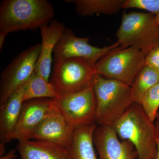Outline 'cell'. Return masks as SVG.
<instances>
[{
  "label": "cell",
  "instance_id": "1",
  "mask_svg": "<svg viewBox=\"0 0 159 159\" xmlns=\"http://www.w3.org/2000/svg\"><path fill=\"white\" fill-rule=\"evenodd\" d=\"M112 126L120 139L129 141L134 146L138 159L155 157L159 134L140 104L134 102Z\"/></svg>",
  "mask_w": 159,
  "mask_h": 159
},
{
  "label": "cell",
  "instance_id": "2",
  "mask_svg": "<svg viewBox=\"0 0 159 159\" xmlns=\"http://www.w3.org/2000/svg\"><path fill=\"white\" fill-rule=\"evenodd\" d=\"M54 16L53 6L46 0H5L0 6V31H34L48 25Z\"/></svg>",
  "mask_w": 159,
  "mask_h": 159
},
{
  "label": "cell",
  "instance_id": "3",
  "mask_svg": "<svg viewBox=\"0 0 159 159\" xmlns=\"http://www.w3.org/2000/svg\"><path fill=\"white\" fill-rule=\"evenodd\" d=\"M91 85L97 101V125L112 126L134 102L131 87L120 81L95 74Z\"/></svg>",
  "mask_w": 159,
  "mask_h": 159
},
{
  "label": "cell",
  "instance_id": "4",
  "mask_svg": "<svg viewBox=\"0 0 159 159\" xmlns=\"http://www.w3.org/2000/svg\"><path fill=\"white\" fill-rule=\"evenodd\" d=\"M116 36L119 49L134 48L146 56L159 44V26L155 15L150 12H124Z\"/></svg>",
  "mask_w": 159,
  "mask_h": 159
},
{
  "label": "cell",
  "instance_id": "5",
  "mask_svg": "<svg viewBox=\"0 0 159 159\" xmlns=\"http://www.w3.org/2000/svg\"><path fill=\"white\" fill-rule=\"evenodd\" d=\"M145 55L133 48L112 49L98 61L94 66L95 74L108 79L131 85L135 77L145 65Z\"/></svg>",
  "mask_w": 159,
  "mask_h": 159
},
{
  "label": "cell",
  "instance_id": "6",
  "mask_svg": "<svg viewBox=\"0 0 159 159\" xmlns=\"http://www.w3.org/2000/svg\"><path fill=\"white\" fill-rule=\"evenodd\" d=\"M95 74L94 67L85 60L69 58L54 62L50 82L59 98L88 87Z\"/></svg>",
  "mask_w": 159,
  "mask_h": 159
},
{
  "label": "cell",
  "instance_id": "7",
  "mask_svg": "<svg viewBox=\"0 0 159 159\" xmlns=\"http://www.w3.org/2000/svg\"><path fill=\"white\" fill-rule=\"evenodd\" d=\"M41 47L39 43L21 52L2 71L0 78V107L34 73Z\"/></svg>",
  "mask_w": 159,
  "mask_h": 159
},
{
  "label": "cell",
  "instance_id": "8",
  "mask_svg": "<svg viewBox=\"0 0 159 159\" xmlns=\"http://www.w3.org/2000/svg\"><path fill=\"white\" fill-rule=\"evenodd\" d=\"M54 100L57 107L74 126L97 124V101L92 85Z\"/></svg>",
  "mask_w": 159,
  "mask_h": 159
},
{
  "label": "cell",
  "instance_id": "9",
  "mask_svg": "<svg viewBox=\"0 0 159 159\" xmlns=\"http://www.w3.org/2000/svg\"><path fill=\"white\" fill-rule=\"evenodd\" d=\"M88 38H79L73 30L66 29L54 48V62L71 58H80L86 61L92 66L109 51L119 47L117 42L109 46L100 48L91 45Z\"/></svg>",
  "mask_w": 159,
  "mask_h": 159
},
{
  "label": "cell",
  "instance_id": "10",
  "mask_svg": "<svg viewBox=\"0 0 159 159\" xmlns=\"http://www.w3.org/2000/svg\"><path fill=\"white\" fill-rule=\"evenodd\" d=\"M74 128L54 101V105L33 133L31 139L51 142L67 149L72 142Z\"/></svg>",
  "mask_w": 159,
  "mask_h": 159
},
{
  "label": "cell",
  "instance_id": "11",
  "mask_svg": "<svg viewBox=\"0 0 159 159\" xmlns=\"http://www.w3.org/2000/svg\"><path fill=\"white\" fill-rule=\"evenodd\" d=\"M54 104V99L39 98L24 102L11 139L19 142L31 140L32 134Z\"/></svg>",
  "mask_w": 159,
  "mask_h": 159
},
{
  "label": "cell",
  "instance_id": "12",
  "mask_svg": "<svg viewBox=\"0 0 159 159\" xmlns=\"http://www.w3.org/2000/svg\"><path fill=\"white\" fill-rule=\"evenodd\" d=\"M99 159H138V152L127 140L119 141L112 126L97 125L93 137Z\"/></svg>",
  "mask_w": 159,
  "mask_h": 159
},
{
  "label": "cell",
  "instance_id": "13",
  "mask_svg": "<svg viewBox=\"0 0 159 159\" xmlns=\"http://www.w3.org/2000/svg\"><path fill=\"white\" fill-rule=\"evenodd\" d=\"M65 29L64 25L57 20H52L48 25L40 28L42 37L41 47L34 72L47 81H49L51 73L52 53Z\"/></svg>",
  "mask_w": 159,
  "mask_h": 159
},
{
  "label": "cell",
  "instance_id": "14",
  "mask_svg": "<svg viewBox=\"0 0 159 159\" xmlns=\"http://www.w3.org/2000/svg\"><path fill=\"white\" fill-rule=\"evenodd\" d=\"M16 149L21 159H70L67 149L41 140L19 142Z\"/></svg>",
  "mask_w": 159,
  "mask_h": 159
},
{
  "label": "cell",
  "instance_id": "15",
  "mask_svg": "<svg viewBox=\"0 0 159 159\" xmlns=\"http://www.w3.org/2000/svg\"><path fill=\"white\" fill-rule=\"evenodd\" d=\"M24 84L14 93L0 111V140L8 143L11 141L14 131L24 101L23 99Z\"/></svg>",
  "mask_w": 159,
  "mask_h": 159
},
{
  "label": "cell",
  "instance_id": "16",
  "mask_svg": "<svg viewBox=\"0 0 159 159\" xmlns=\"http://www.w3.org/2000/svg\"><path fill=\"white\" fill-rule=\"evenodd\" d=\"M97 125L75 126L72 142L67 148L70 159H98L93 140Z\"/></svg>",
  "mask_w": 159,
  "mask_h": 159
},
{
  "label": "cell",
  "instance_id": "17",
  "mask_svg": "<svg viewBox=\"0 0 159 159\" xmlns=\"http://www.w3.org/2000/svg\"><path fill=\"white\" fill-rule=\"evenodd\" d=\"M66 2L73 3L77 13L84 16L96 14H116L122 8L125 0H72Z\"/></svg>",
  "mask_w": 159,
  "mask_h": 159
},
{
  "label": "cell",
  "instance_id": "18",
  "mask_svg": "<svg viewBox=\"0 0 159 159\" xmlns=\"http://www.w3.org/2000/svg\"><path fill=\"white\" fill-rule=\"evenodd\" d=\"M58 98V95L50 81H47L34 71L24 84V102L39 98L54 99Z\"/></svg>",
  "mask_w": 159,
  "mask_h": 159
},
{
  "label": "cell",
  "instance_id": "19",
  "mask_svg": "<svg viewBox=\"0 0 159 159\" xmlns=\"http://www.w3.org/2000/svg\"><path fill=\"white\" fill-rule=\"evenodd\" d=\"M158 83L159 71L145 65L137 74L130 86L134 102L140 104L146 93Z\"/></svg>",
  "mask_w": 159,
  "mask_h": 159
},
{
  "label": "cell",
  "instance_id": "20",
  "mask_svg": "<svg viewBox=\"0 0 159 159\" xmlns=\"http://www.w3.org/2000/svg\"><path fill=\"white\" fill-rule=\"evenodd\" d=\"M140 104L149 119L154 122L159 108V83L146 93Z\"/></svg>",
  "mask_w": 159,
  "mask_h": 159
},
{
  "label": "cell",
  "instance_id": "21",
  "mask_svg": "<svg viewBox=\"0 0 159 159\" xmlns=\"http://www.w3.org/2000/svg\"><path fill=\"white\" fill-rule=\"evenodd\" d=\"M131 8L147 10L156 15L159 13V0H125L122 8Z\"/></svg>",
  "mask_w": 159,
  "mask_h": 159
},
{
  "label": "cell",
  "instance_id": "22",
  "mask_svg": "<svg viewBox=\"0 0 159 159\" xmlns=\"http://www.w3.org/2000/svg\"><path fill=\"white\" fill-rule=\"evenodd\" d=\"M145 65L159 71V44L152 49L146 55Z\"/></svg>",
  "mask_w": 159,
  "mask_h": 159
},
{
  "label": "cell",
  "instance_id": "23",
  "mask_svg": "<svg viewBox=\"0 0 159 159\" xmlns=\"http://www.w3.org/2000/svg\"><path fill=\"white\" fill-rule=\"evenodd\" d=\"M17 149H11L3 156L0 157V159H15L17 158L16 152Z\"/></svg>",
  "mask_w": 159,
  "mask_h": 159
},
{
  "label": "cell",
  "instance_id": "24",
  "mask_svg": "<svg viewBox=\"0 0 159 159\" xmlns=\"http://www.w3.org/2000/svg\"><path fill=\"white\" fill-rule=\"evenodd\" d=\"M7 34H8L7 33L4 31H0V51L2 49L6 36Z\"/></svg>",
  "mask_w": 159,
  "mask_h": 159
},
{
  "label": "cell",
  "instance_id": "25",
  "mask_svg": "<svg viewBox=\"0 0 159 159\" xmlns=\"http://www.w3.org/2000/svg\"><path fill=\"white\" fill-rule=\"evenodd\" d=\"M6 143L1 142L0 143V157L3 156L6 154Z\"/></svg>",
  "mask_w": 159,
  "mask_h": 159
},
{
  "label": "cell",
  "instance_id": "26",
  "mask_svg": "<svg viewBox=\"0 0 159 159\" xmlns=\"http://www.w3.org/2000/svg\"><path fill=\"white\" fill-rule=\"evenodd\" d=\"M156 122L155 123L156 127L158 133L159 134V111L158 112L157 115L156 119Z\"/></svg>",
  "mask_w": 159,
  "mask_h": 159
},
{
  "label": "cell",
  "instance_id": "27",
  "mask_svg": "<svg viewBox=\"0 0 159 159\" xmlns=\"http://www.w3.org/2000/svg\"><path fill=\"white\" fill-rule=\"evenodd\" d=\"M157 155L154 159H159V137L157 139Z\"/></svg>",
  "mask_w": 159,
  "mask_h": 159
},
{
  "label": "cell",
  "instance_id": "28",
  "mask_svg": "<svg viewBox=\"0 0 159 159\" xmlns=\"http://www.w3.org/2000/svg\"><path fill=\"white\" fill-rule=\"evenodd\" d=\"M155 16L157 23L158 25L159 26V13H158V14L156 15Z\"/></svg>",
  "mask_w": 159,
  "mask_h": 159
},
{
  "label": "cell",
  "instance_id": "29",
  "mask_svg": "<svg viewBox=\"0 0 159 159\" xmlns=\"http://www.w3.org/2000/svg\"></svg>",
  "mask_w": 159,
  "mask_h": 159
}]
</instances>
